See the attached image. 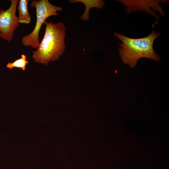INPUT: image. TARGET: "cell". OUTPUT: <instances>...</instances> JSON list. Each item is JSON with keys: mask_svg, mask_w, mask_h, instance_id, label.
<instances>
[{"mask_svg": "<svg viewBox=\"0 0 169 169\" xmlns=\"http://www.w3.org/2000/svg\"><path fill=\"white\" fill-rule=\"evenodd\" d=\"M148 36L139 38H133L115 32L114 35L120 40L122 43L119 44L118 50L120 58L123 62L134 68L137 65L138 61L141 58H145L156 61L161 58L155 52L153 44L155 40L161 33L153 30Z\"/></svg>", "mask_w": 169, "mask_h": 169, "instance_id": "1", "label": "cell"}, {"mask_svg": "<svg viewBox=\"0 0 169 169\" xmlns=\"http://www.w3.org/2000/svg\"><path fill=\"white\" fill-rule=\"evenodd\" d=\"M44 37L36 50L33 52L34 61L47 65L59 59L65 51L66 27L62 22L45 21Z\"/></svg>", "mask_w": 169, "mask_h": 169, "instance_id": "2", "label": "cell"}, {"mask_svg": "<svg viewBox=\"0 0 169 169\" xmlns=\"http://www.w3.org/2000/svg\"><path fill=\"white\" fill-rule=\"evenodd\" d=\"M31 2L30 6L36 9V24L30 34L23 37L21 42L25 47H31L37 49L40 44L39 34L42 24L49 17L57 16V12L62 11L63 9L60 7L52 4L48 0H33Z\"/></svg>", "mask_w": 169, "mask_h": 169, "instance_id": "3", "label": "cell"}, {"mask_svg": "<svg viewBox=\"0 0 169 169\" xmlns=\"http://www.w3.org/2000/svg\"><path fill=\"white\" fill-rule=\"evenodd\" d=\"M9 1L11 4L8 9H0V33L1 38L8 42L12 41L14 32L20 23L16 13L19 0Z\"/></svg>", "mask_w": 169, "mask_h": 169, "instance_id": "4", "label": "cell"}, {"mask_svg": "<svg viewBox=\"0 0 169 169\" xmlns=\"http://www.w3.org/2000/svg\"><path fill=\"white\" fill-rule=\"evenodd\" d=\"M126 6L125 11L127 14L131 12L142 11L155 17L157 20L159 19L155 12L158 11L161 15H165L163 8L160 3L163 4L167 0H118Z\"/></svg>", "mask_w": 169, "mask_h": 169, "instance_id": "5", "label": "cell"}, {"mask_svg": "<svg viewBox=\"0 0 169 169\" xmlns=\"http://www.w3.org/2000/svg\"><path fill=\"white\" fill-rule=\"evenodd\" d=\"M69 2L73 3L80 2L85 6V9L83 14L81 17V19L87 21L90 18L89 12L91 8H95L100 9L105 5V3L103 0H71Z\"/></svg>", "mask_w": 169, "mask_h": 169, "instance_id": "6", "label": "cell"}, {"mask_svg": "<svg viewBox=\"0 0 169 169\" xmlns=\"http://www.w3.org/2000/svg\"><path fill=\"white\" fill-rule=\"evenodd\" d=\"M29 0H20L18 7L19 23L28 24L31 22V18L28 8Z\"/></svg>", "mask_w": 169, "mask_h": 169, "instance_id": "7", "label": "cell"}, {"mask_svg": "<svg viewBox=\"0 0 169 169\" xmlns=\"http://www.w3.org/2000/svg\"><path fill=\"white\" fill-rule=\"evenodd\" d=\"M27 56L26 55L22 54L21 58L13 62H8L6 65V67L10 69L14 68H20L23 70L26 69V65L28 63L27 60Z\"/></svg>", "mask_w": 169, "mask_h": 169, "instance_id": "8", "label": "cell"}, {"mask_svg": "<svg viewBox=\"0 0 169 169\" xmlns=\"http://www.w3.org/2000/svg\"><path fill=\"white\" fill-rule=\"evenodd\" d=\"M1 38V34L0 33V38Z\"/></svg>", "mask_w": 169, "mask_h": 169, "instance_id": "9", "label": "cell"}]
</instances>
